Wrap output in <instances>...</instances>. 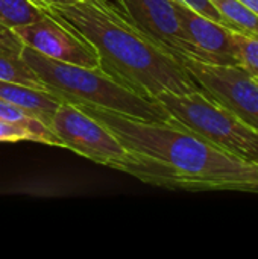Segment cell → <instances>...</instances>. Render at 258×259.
Wrapping results in <instances>:
<instances>
[{
    "instance_id": "obj_1",
    "label": "cell",
    "mask_w": 258,
    "mask_h": 259,
    "mask_svg": "<svg viewBox=\"0 0 258 259\" xmlns=\"http://www.w3.org/2000/svg\"><path fill=\"white\" fill-rule=\"evenodd\" d=\"M76 106L148 164V184L189 191L258 193V164L214 146L175 120L143 121L90 105Z\"/></svg>"
},
{
    "instance_id": "obj_2",
    "label": "cell",
    "mask_w": 258,
    "mask_h": 259,
    "mask_svg": "<svg viewBox=\"0 0 258 259\" xmlns=\"http://www.w3.org/2000/svg\"><path fill=\"white\" fill-rule=\"evenodd\" d=\"M97 52L99 67L141 96L202 91L176 53L140 32L109 0H82L46 9ZM204 93V91H202Z\"/></svg>"
},
{
    "instance_id": "obj_3",
    "label": "cell",
    "mask_w": 258,
    "mask_h": 259,
    "mask_svg": "<svg viewBox=\"0 0 258 259\" xmlns=\"http://www.w3.org/2000/svg\"><path fill=\"white\" fill-rule=\"evenodd\" d=\"M21 56L49 91L62 102L90 105L143 121H172L157 99L138 94L100 67L87 68L56 61L27 46H23Z\"/></svg>"
},
{
    "instance_id": "obj_4",
    "label": "cell",
    "mask_w": 258,
    "mask_h": 259,
    "mask_svg": "<svg viewBox=\"0 0 258 259\" xmlns=\"http://www.w3.org/2000/svg\"><path fill=\"white\" fill-rule=\"evenodd\" d=\"M155 99L166 108L172 120L214 146L258 164V131L202 91L186 94L164 91Z\"/></svg>"
},
{
    "instance_id": "obj_5",
    "label": "cell",
    "mask_w": 258,
    "mask_h": 259,
    "mask_svg": "<svg viewBox=\"0 0 258 259\" xmlns=\"http://www.w3.org/2000/svg\"><path fill=\"white\" fill-rule=\"evenodd\" d=\"M49 127L68 149L96 164L146 181V164L99 120L70 102H61Z\"/></svg>"
},
{
    "instance_id": "obj_6",
    "label": "cell",
    "mask_w": 258,
    "mask_h": 259,
    "mask_svg": "<svg viewBox=\"0 0 258 259\" xmlns=\"http://www.w3.org/2000/svg\"><path fill=\"white\" fill-rule=\"evenodd\" d=\"M178 59L210 99L258 131V82L242 65H222L178 55Z\"/></svg>"
},
{
    "instance_id": "obj_7",
    "label": "cell",
    "mask_w": 258,
    "mask_h": 259,
    "mask_svg": "<svg viewBox=\"0 0 258 259\" xmlns=\"http://www.w3.org/2000/svg\"><path fill=\"white\" fill-rule=\"evenodd\" d=\"M12 30L24 46L47 58L87 68H96L100 64L96 49L85 38L47 12L43 18Z\"/></svg>"
},
{
    "instance_id": "obj_8",
    "label": "cell",
    "mask_w": 258,
    "mask_h": 259,
    "mask_svg": "<svg viewBox=\"0 0 258 259\" xmlns=\"http://www.w3.org/2000/svg\"><path fill=\"white\" fill-rule=\"evenodd\" d=\"M123 15L148 38L173 53L204 61L202 53L189 41L178 18L173 0H114Z\"/></svg>"
},
{
    "instance_id": "obj_9",
    "label": "cell",
    "mask_w": 258,
    "mask_h": 259,
    "mask_svg": "<svg viewBox=\"0 0 258 259\" xmlns=\"http://www.w3.org/2000/svg\"><path fill=\"white\" fill-rule=\"evenodd\" d=\"M173 6L189 41L202 53L205 62L240 65L237 42L231 29L201 15L178 0H173Z\"/></svg>"
},
{
    "instance_id": "obj_10",
    "label": "cell",
    "mask_w": 258,
    "mask_h": 259,
    "mask_svg": "<svg viewBox=\"0 0 258 259\" xmlns=\"http://www.w3.org/2000/svg\"><path fill=\"white\" fill-rule=\"evenodd\" d=\"M0 99L24 109L27 114L41 120L47 126L62 102L50 91L6 80H0Z\"/></svg>"
},
{
    "instance_id": "obj_11",
    "label": "cell",
    "mask_w": 258,
    "mask_h": 259,
    "mask_svg": "<svg viewBox=\"0 0 258 259\" xmlns=\"http://www.w3.org/2000/svg\"><path fill=\"white\" fill-rule=\"evenodd\" d=\"M23 46L24 44L12 29H0V80L23 83L49 91V88L23 59Z\"/></svg>"
},
{
    "instance_id": "obj_12",
    "label": "cell",
    "mask_w": 258,
    "mask_h": 259,
    "mask_svg": "<svg viewBox=\"0 0 258 259\" xmlns=\"http://www.w3.org/2000/svg\"><path fill=\"white\" fill-rule=\"evenodd\" d=\"M0 120L27 127L36 137V143L64 149L62 141L58 138V135L46 123L32 117L24 109H21V108H18V106L9 103L6 100H2V99H0Z\"/></svg>"
},
{
    "instance_id": "obj_13",
    "label": "cell",
    "mask_w": 258,
    "mask_h": 259,
    "mask_svg": "<svg viewBox=\"0 0 258 259\" xmlns=\"http://www.w3.org/2000/svg\"><path fill=\"white\" fill-rule=\"evenodd\" d=\"M220 12L225 26L233 32L258 38V15L239 0H211Z\"/></svg>"
},
{
    "instance_id": "obj_14",
    "label": "cell",
    "mask_w": 258,
    "mask_h": 259,
    "mask_svg": "<svg viewBox=\"0 0 258 259\" xmlns=\"http://www.w3.org/2000/svg\"><path fill=\"white\" fill-rule=\"evenodd\" d=\"M46 15L32 0H0V29H14Z\"/></svg>"
},
{
    "instance_id": "obj_15",
    "label": "cell",
    "mask_w": 258,
    "mask_h": 259,
    "mask_svg": "<svg viewBox=\"0 0 258 259\" xmlns=\"http://www.w3.org/2000/svg\"><path fill=\"white\" fill-rule=\"evenodd\" d=\"M240 65L258 80V38L234 32Z\"/></svg>"
},
{
    "instance_id": "obj_16",
    "label": "cell",
    "mask_w": 258,
    "mask_h": 259,
    "mask_svg": "<svg viewBox=\"0 0 258 259\" xmlns=\"http://www.w3.org/2000/svg\"><path fill=\"white\" fill-rule=\"evenodd\" d=\"M17 141L36 143V137L24 126L0 120V143H17Z\"/></svg>"
},
{
    "instance_id": "obj_17",
    "label": "cell",
    "mask_w": 258,
    "mask_h": 259,
    "mask_svg": "<svg viewBox=\"0 0 258 259\" xmlns=\"http://www.w3.org/2000/svg\"><path fill=\"white\" fill-rule=\"evenodd\" d=\"M178 2L184 3L186 6L192 8L196 12H199L201 15H204V17H207V18H210V20L225 26V21H224L220 12L217 11V8L213 5L211 0H178Z\"/></svg>"
},
{
    "instance_id": "obj_18",
    "label": "cell",
    "mask_w": 258,
    "mask_h": 259,
    "mask_svg": "<svg viewBox=\"0 0 258 259\" xmlns=\"http://www.w3.org/2000/svg\"><path fill=\"white\" fill-rule=\"evenodd\" d=\"M36 6H40L41 9H47L49 6L53 5H65V3H71V0H32Z\"/></svg>"
},
{
    "instance_id": "obj_19",
    "label": "cell",
    "mask_w": 258,
    "mask_h": 259,
    "mask_svg": "<svg viewBox=\"0 0 258 259\" xmlns=\"http://www.w3.org/2000/svg\"><path fill=\"white\" fill-rule=\"evenodd\" d=\"M239 2H242L245 6H248L251 11H254L258 15V0H239Z\"/></svg>"
},
{
    "instance_id": "obj_20",
    "label": "cell",
    "mask_w": 258,
    "mask_h": 259,
    "mask_svg": "<svg viewBox=\"0 0 258 259\" xmlns=\"http://www.w3.org/2000/svg\"><path fill=\"white\" fill-rule=\"evenodd\" d=\"M71 2H82V0H71Z\"/></svg>"
},
{
    "instance_id": "obj_21",
    "label": "cell",
    "mask_w": 258,
    "mask_h": 259,
    "mask_svg": "<svg viewBox=\"0 0 258 259\" xmlns=\"http://www.w3.org/2000/svg\"><path fill=\"white\" fill-rule=\"evenodd\" d=\"M257 82H258V80H257Z\"/></svg>"
}]
</instances>
